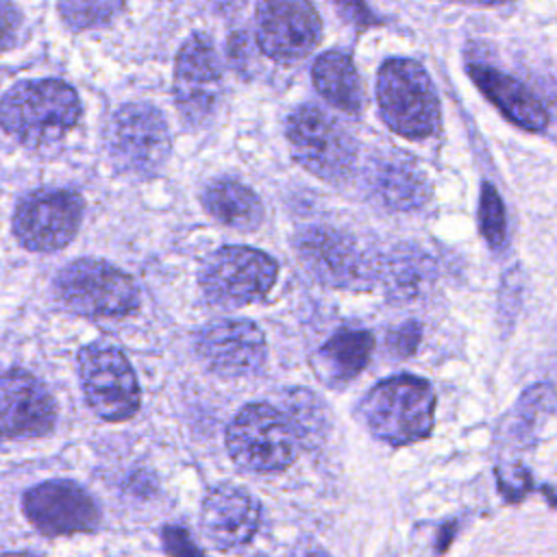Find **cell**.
<instances>
[{"mask_svg": "<svg viewBox=\"0 0 557 557\" xmlns=\"http://www.w3.org/2000/svg\"><path fill=\"white\" fill-rule=\"evenodd\" d=\"M81 117L76 91L57 78L15 83L2 98V126L28 148L52 146Z\"/></svg>", "mask_w": 557, "mask_h": 557, "instance_id": "cell-1", "label": "cell"}, {"mask_svg": "<svg viewBox=\"0 0 557 557\" xmlns=\"http://www.w3.org/2000/svg\"><path fill=\"white\" fill-rule=\"evenodd\" d=\"M435 392L429 381L400 374L376 383L361 403L370 433L389 444L405 446L422 440L433 429Z\"/></svg>", "mask_w": 557, "mask_h": 557, "instance_id": "cell-2", "label": "cell"}, {"mask_svg": "<svg viewBox=\"0 0 557 557\" xmlns=\"http://www.w3.org/2000/svg\"><path fill=\"white\" fill-rule=\"evenodd\" d=\"M376 98L385 124L407 137L424 139L440 124V100L426 70L411 59H389L376 78Z\"/></svg>", "mask_w": 557, "mask_h": 557, "instance_id": "cell-3", "label": "cell"}, {"mask_svg": "<svg viewBox=\"0 0 557 557\" xmlns=\"http://www.w3.org/2000/svg\"><path fill=\"white\" fill-rule=\"evenodd\" d=\"M226 448L231 459L248 472H281L296 457V431L276 407L252 403L228 422Z\"/></svg>", "mask_w": 557, "mask_h": 557, "instance_id": "cell-4", "label": "cell"}, {"mask_svg": "<svg viewBox=\"0 0 557 557\" xmlns=\"http://www.w3.org/2000/svg\"><path fill=\"white\" fill-rule=\"evenodd\" d=\"M54 289L70 311L87 318H120L139 307L135 281L100 259L72 261L57 274Z\"/></svg>", "mask_w": 557, "mask_h": 557, "instance_id": "cell-5", "label": "cell"}, {"mask_svg": "<svg viewBox=\"0 0 557 557\" xmlns=\"http://www.w3.org/2000/svg\"><path fill=\"white\" fill-rule=\"evenodd\" d=\"M287 141L294 159L313 176L339 183L357 163V144L348 131L313 104L298 107L287 117Z\"/></svg>", "mask_w": 557, "mask_h": 557, "instance_id": "cell-6", "label": "cell"}, {"mask_svg": "<svg viewBox=\"0 0 557 557\" xmlns=\"http://www.w3.org/2000/svg\"><path fill=\"white\" fill-rule=\"evenodd\" d=\"M104 146L122 172L150 176L163 168L170 154L168 122L157 107L128 102L111 115Z\"/></svg>", "mask_w": 557, "mask_h": 557, "instance_id": "cell-7", "label": "cell"}, {"mask_svg": "<svg viewBox=\"0 0 557 557\" xmlns=\"http://www.w3.org/2000/svg\"><path fill=\"white\" fill-rule=\"evenodd\" d=\"M276 274L278 265L270 255L248 246H224L205 259L198 281L211 305L233 309L261 300Z\"/></svg>", "mask_w": 557, "mask_h": 557, "instance_id": "cell-8", "label": "cell"}, {"mask_svg": "<svg viewBox=\"0 0 557 557\" xmlns=\"http://www.w3.org/2000/svg\"><path fill=\"white\" fill-rule=\"evenodd\" d=\"M78 376L91 411L109 422L139 411L141 392L128 359L109 344H89L78 352Z\"/></svg>", "mask_w": 557, "mask_h": 557, "instance_id": "cell-9", "label": "cell"}, {"mask_svg": "<svg viewBox=\"0 0 557 557\" xmlns=\"http://www.w3.org/2000/svg\"><path fill=\"white\" fill-rule=\"evenodd\" d=\"M83 222V198L70 189H37L24 196L13 213V233L35 252L67 246Z\"/></svg>", "mask_w": 557, "mask_h": 557, "instance_id": "cell-10", "label": "cell"}, {"mask_svg": "<svg viewBox=\"0 0 557 557\" xmlns=\"http://www.w3.org/2000/svg\"><path fill=\"white\" fill-rule=\"evenodd\" d=\"M222 96V67L211 39L191 35L178 50L174 63V100L189 126L207 124Z\"/></svg>", "mask_w": 557, "mask_h": 557, "instance_id": "cell-11", "label": "cell"}, {"mask_svg": "<svg viewBox=\"0 0 557 557\" xmlns=\"http://www.w3.org/2000/svg\"><path fill=\"white\" fill-rule=\"evenodd\" d=\"M322 20L309 0H261L257 7V44L274 61L305 59L320 44Z\"/></svg>", "mask_w": 557, "mask_h": 557, "instance_id": "cell-12", "label": "cell"}, {"mask_svg": "<svg viewBox=\"0 0 557 557\" xmlns=\"http://www.w3.org/2000/svg\"><path fill=\"white\" fill-rule=\"evenodd\" d=\"M294 246L318 281L350 289L372 287L376 265L348 235L333 228H309L298 235Z\"/></svg>", "mask_w": 557, "mask_h": 557, "instance_id": "cell-13", "label": "cell"}, {"mask_svg": "<svg viewBox=\"0 0 557 557\" xmlns=\"http://www.w3.org/2000/svg\"><path fill=\"white\" fill-rule=\"evenodd\" d=\"M202 363L226 379L250 376L265 363L263 331L250 320H213L194 337Z\"/></svg>", "mask_w": 557, "mask_h": 557, "instance_id": "cell-14", "label": "cell"}, {"mask_svg": "<svg viewBox=\"0 0 557 557\" xmlns=\"http://www.w3.org/2000/svg\"><path fill=\"white\" fill-rule=\"evenodd\" d=\"M24 513L44 535H70L91 531L100 522L94 498L76 483L54 479L30 487L24 494Z\"/></svg>", "mask_w": 557, "mask_h": 557, "instance_id": "cell-15", "label": "cell"}, {"mask_svg": "<svg viewBox=\"0 0 557 557\" xmlns=\"http://www.w3.org/2000/svg\"><path fill=\"white\" fill-rule=\"evenodd\" d=\"M2 433L11 440L41 437L54 429L57 405L50 392L24 370L2 376Z\"/></svg>", "mask_w": 557, "mask_h": 557, "instance_id": "cell-16", "label": "cell"}, {"mask_svg": "<svg viewBox=\"0 0 557 557\" xmlns=\"http://www.w3.org/2000/svg\"><path fill=\"white\" fill-rule=\"evenodd\" d=\"M259 522L257 500L237 485H218L202 500L200 529L215 548L231 550L248 544Z\"/></svg>", "mask_w": 557, "mask_h": 557, "instance_id": "cell-17", "label": "cell"}, {"mask_svg": "<svg viewBox=\"0 0 557 557\" xmlns=\"http://www.w3.org/2000/svg\"><path fill=\"white\" fill-rule=\"evenodd\" d=\"M370 194L394 211H411L431 198V185L424 172L407 154H379L368 168Z\"/></svg>", "mask_w": 557, "mask_h": 557, "instance_id": "cell-18", "label": "cell"}, {"mask_svg": "<svg viewBox=\"0 0 557 557\" xmlns=\"http://www.w3.org/2000/svg\"><path fill=\"white\" fill-rule=\"evenodd\" d=\"M468 74L483 96L500 109V113L527 131H542L548 124V113L542 102L513 76L485 65L470 63Z\"/></svg>", "mask_w": 557, "mask_h": 557, "instance_id": "cell-19", "label": "cell"}, {"mask_svg": "<svg viewBox=\"0 0 557 557\" xmlns=\"http://www.w3.org/2000/svg\"><path fill=\"white\" fill-rule=\"evenodd\" d=\"M374 337L363 329H339L313 355V370L326 385L352 381L370 361Z\"/></svg>", "mask_w": 557, "mask_h": 557, "instance_id": "cell-20", "label": "cell"}, {"mask_svg": "<svg viewBox=\"0 0 557 557\" xmlns=\"http://www.w3.org/2000/svg\"><path fill=\"white\" fill-rule=\"evenodd\" d=\"M207 213L224 226L237 231H255L263 220V205L259 196L244 183L218 178L202 191Z\"/></svg>", "mask_w": 557, "mask_h": 557, "instance_id": "cell-21", "label": "cell"}, {"mask_svg": "<svg viewBox=\"0 0 557 557\" xmlns=\"http://www.w3.org/2000/svg\"><path fill=\"white\" fill-rule=\"evenodd\" d=\"M313 85L318 94L333 107L357 113L363 104V87L361 78L355 70V63L344 52L331 50L315 59L313 70Z\"/></svg>", "mask_w": 557, "mask_h": 557, "instance_id": "cell-22", "label": "cell"}, {"mask_svg": "<svg viewBox=\"0 0 557 557\" xmlns=\"http://www.w3.org/2000/svg\"><path fill=\"white\" fill-rule=\"evenodd\" d=\"M385 289L392 298L411 300L422 294V289L433 281V263L418 248H396L385 257L381 265Z\"/></svg>", "mask_w": 557, "mask_h": 557, "instance_id": "cell-23", "label": "cell"}, {"mask_svg": "<svg viewBox=\"0 0 557 557\" xmlns=\"http://www.w3.org/2000/svg\"><path fill=\"white\" fill-rule=\"evenodd\" d=\"M124 9V0H59L63 22L74 30L111 24Z\"/></svg>", "mask_w": 557, "mask_h": 557, "instance_id": "cell-24", "label": "cell"}, {"mask_svg": "<svg viewBox=\"0 0 557 557\" xmlns=\"http://www.w3.org/2000/svg\"><path fill=\"white\" fill-rule=\"evenodd\" d=\"M479 224L481 233L492 248H503L507 239V218L505 205L494 185L483 183L481 200H479Z\"/></svg>", "mask_w": 557, "mask_h": 557, "instance_id": "cell-25", "label": "cell"}, {"mask_svg": "<svg viewBox=\"0 0 557 557\" xmlns=\"http://www.w3.org/2000/svg\"><path fill=\"white\" fill-rule=\"evenodd\" d=\"M420 342V324L407 322L389 335V350L398 357H407Z\"/></svg>", "mask_w": 557, "mask_h": 557, "instance_id": "cell-26", "label": "cell"}, {"mask_svg": "<svg viewBox=\"0 0 557 557\" xmlns=\"http://www.w3.org/2000/svg\"><path fill=\"white\" fill-rule=\"evenodd\" d=\"M163 542L170 553H200V548L189 540V535L183 529L170 527L163 531Z\"/></svg>", "mask_w": 557, "mask_h": 557, "instance_id": "cell-27", "label": "cell"}, {"mask_svg": "<svg viewBox=\"0 0 557 557\" xmlns=\"http://www.w3.org/2000/svg\"><path fill=\"white\" fill-rule=\"evenodd\" d=\"M2 22H4V46L11 48V46H13V35H15V30L20 28V13H17V9L11 4V0H4Z\"/></svg>", "mask_w": 557, "mask_h": 557, "instance_id": "cell-28", "label": "cell"}, {"mask_svg": "<svg viewBox=\"0 0 557 557\" xmlns=\"http://www.w3.org/2000/svg\"><path fill=\"white\" fill-rule=\"evenodd\" d=\"M453 2H461V4H476V7H498V4L513 2V0H453Z\"/></svg>", "mask_w": 557, "mask_h": 557, "instance_id": "cell-29", "label": "cell"}]
</instances>
